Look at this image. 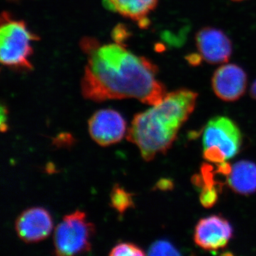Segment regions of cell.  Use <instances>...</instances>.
I'll return each instance as SVG.
<instances>
[{"label": "cell", "instance_id": "obj_14", "mask_svg": "<svg viewBox=\"0 0 256 256\" xmlns=\"http://www.w3.org/2000/svg\"><path fill=\"white\" fill-rule=\"evenodd\" d=\"M148 254L149 256H178L181 255V252L168 240H159L152 244Z\"/></svg>", "mask_w": 256, "mask_h": 256}, {"label": "cell", "instance_id": "obj_6", "mask_svg": "<svg viewBox=\"0 0 256 256\" xmlns=\"http://www.w3.org/2000/svg\"><path fill=\"white\" fill-rule=\"evenodd\" d=\"M233 235V227L226 218L212 215L198 220L194 232V240L204 250L216 252L226 246Z\"/></svg>", "mask_w": 256, "mask_h": 256}, {"label": "cell", "instance_id": "obj_18", "mask_svg": "<svg viewBox=\"0 0 256 256\" xmlns=\"http://www.w3.org/2000/svg\"><path fill=\"white\" fill-rule=\"evenodd\" d=\"M6 108L3 107L2 106L1 108V130L2 132H4L6 130Z\"/></svg>", "mask_w": 256, "mask_h": 256}, {"label": "cell", "instance_id": "obj_3", "mask_svg": "<svg viewBox=\"0 0 256 256\" xmlns=\"http://www.w3.org/2000/svg\"><path fill=\"white\" fill-rule=\"evenodd\" d=\"M36 40L24 22L15 20L6 12H2L0 28V62L2 65L32 69V43Z\"/></svg>", "mask_w": 256, "mask_h": 256}, {"label": "cell", "instance_id": "obj_1", "mask_svg": "<svg viewBox=\"0 0 256 256\" xmlns=\"http://www.w3.org/2000/svg\"><path fill=\"white\" fill-rule=\"evenodd\" d=\"M80 47L87 56L80 82L82 95L87 100L134 98L152 106L168 94L164 84L158 78L159 69L156 64L130 52L122 42L100 44L86 37Z\"/></svg>", "mask_w": 256, "mask_h": 256}, {"label": "cell", "instance_id": "obj_17", "mask_svg": "<svg viewBox=\"0 0 256 256\" xmlns=\"http://www.w3.org/2000/svg\"><path fill=\"white\" fill-rule=\"evenodd\" d=\"M186 60H188V63L191 64L193 66H196L200 65L201 64L202 60V56L198 54H191L188 55L186 57Z\"/></svg>", "mask_w": 256, "mask_h": 256}, {"label": "cell", "instance_id": "obj_8", "mask_svg": "<svg viewBox=\"0 0 256 256\" xmlns=\"http://www.w3.org/2000/svg\"><path fill=\"white\" fill-rule=\"evenodd\" d=\"M248 85L246 72L236 64H224L215 70L212 86L216 96L225 102L238 100L245 94Z\"/></svg>", "mask_w": 256, "mask_h": 256}, {"label": "cell", "instance_id": "obj_21", "mask_svg": "<svg viewBox=\"0 0 256 256\" xmlns=\"http://www.w3.org/2000/svg\"><path fill=\"white\" fill-rule=\"evenodd\" d=\"M232 1H234V2H240V1H242V0H232Z\"/></svg>", "mask_w": 256, "mask_h": 256}, {"label": "cell", "instance_id": "obj_9", "mask_svg": "<svg viewBox=\"0 0 256 256\" xmlns=\"http://www.w3.org/2000/svg\"><path fill=\"white\" fill-rule=\"evenodd\" d=\"M90 137L100 146L116 144L124 138L126 122L122 116L112 109L96 112L88 120Z\"/></svg>", "mask_w": 256, "mask_h": 256}, {"label": "cell", "instance_id": "obj_2", "mask_svg": "<svg viewBox=\"0 0 256 256\" xmlns=\"http://www.w3.org/2000/svg\"><path fill=\"white\" fill-rule=\"evenodd\" d=\"M197 98V92L184 88L168 92L160 104L134 116L128 140L138 146L146 161L166 153L194 110Z\"/></svg>", "mask_w": 256, "mask_h": 256}, {"label": "cell", "instance_id": "obj_10", "mask_svg": "<svg viewBox=\"0 0 256 256\" xmlns=\"http://www.w3.org/2000/svg\"><path fill=\"white\" fill-rule=\"evenodd\" d=\"M53 228L52 216L42 207L25 210L16 218L15 230L23 242H36L48 237Z\"/></svg>", "mask_w": 256, "mask_h": 256}, {"label": "cell", "instance_id": "obj_11", "mask_svg": "<svg viewBox=\"0 0 256 256\" xmlns=\"http://www.w3.org/2000/svg\"><path fill=\"white\" fill-rule=\"evenodd\" d=\"M108 9L138 24L141 28L149 26V15L154 11L158 0H105Z\"/></svg>", "mask_w": 256, "mask_h": 256}, {"label": "cell", "instance_id": "obj_5", "mask_svg": "<svg viewBox=\"0 0 256 256\" xmlns=\"http://www.w3.org/2000/svg\"><path fill=\"white\" fill-rule=\"evenodd\" d=\"M94 226L88 222L80 210L66 215L56 227L54 234V252L57 256H74L90 252Z\"/></svg>", "mask_w": 256, "mask_h": 256}, {"label": "cell", "instance_id": "obj_7", "mask_svg": "<svg viewBox=\"0 0 256 256\" xmlns=\"http://www.w3.org/2000/svg\"><path fill=\"white\" fill-rule=\"evenodd\" d=\"M198 53L203 60L210 64H226L230 60L233 52L232 40L220 28L204 26L195 35Z\"/></svg>", "mask_w": 256, "mask_h": 256}, {"label": "cell", "instance_id": "obj_16", "mask_svg": "<svg viewBox=\"0 0 256 256\" xmlns=\"http://www.w3.org/2000/svg\"><path fill=\"white\" fill-rule=\"evenodd\" d=\"M218 186H214L210 188H202L200 198L202 205L206 208H210L216 204L220 193Z\"/></svg>", "mask_w": 256, "mask_h": 256}, {"label": "cell", "instance_id": "obj_13", "mask_svg": "<svg viewBox=\"0 0 256 256\" xmlns=\"http://www.w3.org/2000/svg\"><path fill=\"white\" fill-rule=\"evenodd\" d=\"M132 196V194L116 184L110 194L111 206L120 214H122L130 207L134 206Z\"/></svg>", "mask_w": 256, "mask_h": 256}, {"label": "cell", "instance_id": "obj_15", "mask_svg": "<svg viewBox=\"0 0 256 256\" xmlns=\"http://www.w3.org/2000/svg\"><path fill=\"white\" fill-rule=\"evenodd\" d=\"M109 255L137 256H144L146 254L143 252L142 249L136 244H132V242H120V244H117L111 250Z\"/></svg>", "mask_w": 256, "mask_h": 256}, {"label": "cell", "instance_id": "obj_4", "mask_svg": "<svg viewBox=\"0 0 256 256\" xmlns=\"http://www.w3.org/2000/svg\"><path fill=\"white\" fill-rule=\"evenodd\" d=\"M242 142V132L235 122L228 118L217 116L207 122L204 130V158L220 164L236 156Z\"/></svg>", "mask_w": 256, "mask_h": 256}, {"label": "cell", "instance_id": "obj_19", "mask_svg": "<svg viewBox=\"0 0 256 256\" xmlns=\"http://www.w3.org/2000/svg\"><path fill=\"white\" fill-rule=\"evenodd\" d=\"M158 188L166 190L172 188V182L168 180H162L158 184Z\"/></svg>", "mask_w": 256, "mask_h": 256}, {"label": "cell", "instance_id": "obj_20", "mask_svg": "<svg viewBox=\"0 0 256 256\" xmlns=\"http://www.w3.org/2000/svg\"><path fill=\"white\" fill-rule=\"evenodd\" d=\"M250 94L252 98L256 100V79L252 82V87H250Z\"/></svg>", "mask_w": 256, "mask_h": 256}, {"label": "cell", "instance_id": "obj_12", "mask_svg": "<svg viewBox=\"0 0 256 256\" xmlns=\"http://www.w3.org/2000/svg\"><path fill=\"white\" fill-rule=\"evenodd\" d=\"M227 182L234 192L249 195L256 192V164L248 160H242L232 166Z\"/></svg>", "mask_w": 256, "mask_h": 256}]
</instances>
